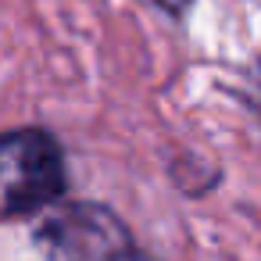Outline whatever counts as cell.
Here are the masks:
<instances>
[{
    "label": "cell",
    "mask_w": 261,
    "mask_h": 261,
    "mask_svg": "<svg viewBox=\"0 0 261 261\" xmlns=\"http://www.w3.org/2000/svg\"><path fill=\"white\" fill-rule=\"evenodd\" d=\"M158 4H161L165 11H172V15H182V11L190 8V0H158Z\"/></svg>",
    "instance_id": "3"
},
{
    "label": "cell",
    "mask_w": 261,
    "mask_h": 261,
    "mask_svg": "<svg viewBox=\"0 0 261 261\" xmlns=\"http://www.w3.org/2000/svg\"><path fill=\"white\" fill-rule=\"evenodd\" d=\"M36 247L47 261H136L125 222L90 200L58 204L36 229Z\"/></svg>",
    "instance_id": "2"
},
{
    "label": "cell",
    "mask_w": 261,
    "mask_h": 261,
    "mask_svg": "<svg viewBox=\"0 0 261 261\" xmlns=\"http://www.w3.org/2000/svg\"><path fill=\"white\" fill-rule=\"evenodd\" d=\"M136 261H150V257H143V254H140V257H136Z\"/></svg>",
    "instance_id": "4"
},
{
    "label": "cell",
    "mask_w": 261,
    "mask_h": 261,
    "mask_svg": "<svg viewBox=\"0 0 261 261\" xmlns=\"http://www.w3.org/2000/svg\"><path fill=\"white\" fill-rule=\"evenodd\" d=\"M65 193V158L50 133L15 129L0 136V218L33 215Z\"/></svg>",
    "instance_id": "1"
}]
</instances>
